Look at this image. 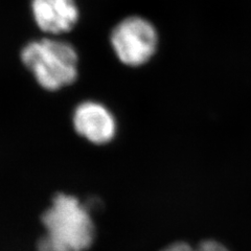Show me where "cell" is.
<instances>
[{"instance_id": "obj_1", "label": "cell", "mask_w": 251, "mask_h": 251, "mask_svg": "<svg viewBox=\"0 0 251 251\" xmlns=\"http://www.w3.org/2000/svg\"><path fill=\"white\" fill-rule=\"evenodd\" d=\"M41 220L47 233L38 242V251H86L92 245V219L74 196L58 194Z\"/></svg>"}, {"instance_id": "obj_2", "label": "cell", "mask_w": 251, "mask_h": 251, "mask_svg": "<svg viewBox=\"0 0 251 251\" xmlns=\"http://www.w3.org/2000/svg\"><path fill=\"white\" fill-rule=\"evenodd\" d=\"M21 61L45 90L57 91L76 80L78 57L68 42L50 38L31 41L22 50Z\"/></svg>"}, {"instance_id": "obj_3", "label": "cell", "mask_w": 251, "mask_h": 251, "mask_svg": "<svg viewBox=\"0 0 251 251\" xmlns=\"http://www.w3.org/2000/svg\"><path fill=\"white\" fill-rule=\"evenodd\" d=\"M110 41L115 56L124 65L138 67L153 58L158 46V34L149 20L131 16L114 27Z\"/></svg>"}, {"instance_id": "obj_4", "label": "cell", "mask_w": 251, "mask_h": 251, "mask_svg": "<svg viewBox=\"0 0 251 251\" xmlns=\"http://www.w3.org/2000/svg\"><path fill=\"white\" fill-rule=\"evenodd\" d=\"M75 132L94 145H106L112 141L117 132L115 116L101 103L94 100L83 101L73 115Z\"/></svg>"}, {"instance_id": "obj_5", "label": "cell", "mask_w": 251, "mask_h": 251, "mask_svg": "<svg viewBox=\"0 0 251 251\" xmlns=\"http://www.w3.org/2000/svg\"><path fill=\"white\" fill-rule=\"evenodd\" d=\"M30 7L37 26L50 35L68 33L80 17L75 0H31Z\"/></svg>"}, {"instance_id": "obj_6", "label": "cell", "mask_w": 251, "mask_h": 251, "mask_svg": "<svg viewBox=\"0 0 251 251\" xmlns=\"http://www.w3.org/2000/svg\"><path fill=\"white\" fill-rule=\"evenodd\" d=\"M162 251H228L222 244L215 241H204L197 246L192 247L186 243H175Z\"/></svg>"}]
</instances>
